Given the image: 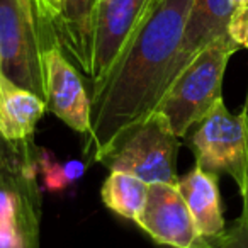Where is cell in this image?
<instances>
[{
  "instance_id": "cb8c5ba5",
  "label": "cell",
  "mask_w": 248,
  "mask_h": 248,
  "mask_svg": "<svg viewBox=\"0 0 248 248\" xmlns=\"http://www.w3.org/2000/svg\"><path fill=\"white\" fill-rule=\"evenodd\" d=\"M0 75H2V65H0Z\"/></svg>"
},
{
  "instance_id": "7a4b0ae2",
  "label": "cell",
  "mask_w": 248,
  "mask_h": 248,
  "mask_svg": "<svg viewBox=\"0 0 248 248\" xmlns=\"http://www.w3.org/2000/svg\"><path fill=\"white\" fill-rule=\"evenodd\" d=\"M240 46L230 34L201 49L170 82L155 110L169 123L173 135L186 138L190 129L223 99V78L230 58Z\"/></svg>"
},
{
  "instance_id": "9a60e30c",
  "label": "cell",
  "mask_w": 248,
  "mask_h": 248,
  "mask_svg": "<svg viewBox=\"0 0 248 248\" xmlns=\"http://www.w3.org/2000/svg\"><path fill=\"white\" fill-rule=\"evenodd\" d=\"M36 167L38 175H41V182L48 192H65L68 187L77 184L87 172V163L80 160L58 162L49 150L38 148L36 152Z\"/></svg>"
},
{
  "instance_id": "30bf717a",
  "label": "cell",
  "mask_w": 248,
  "mask_h": 248,
  "mask_svg": "<svg viewBox=\"0 0 248 248\" xmlns=\"http://www.w3.org/2000/svg\"><path fill=\"white\" fill-rule=\"evenodd\" d=\"M177 187L192 214L199 233L207 241L216 243L226 231L217 175L196 163L190 172L179 177Z\"/></svg>"
},
{
  "instance_id": "ac0fdd59",
  "label": "cell",
  "mask_w": 248,
  "mask_h": 248,
  "mask_svg": "<svg viewBox=\"0 0 248 248\" xmlns=\"http://www.w3.org/2000/svg\"><path fill=\"white\" fill-rule=\"evenodd\" d=\"M228 34L240 48L248 49V4L234 7L228 26Z\"/></svg>"
},
{
  "instance_id": "603a6c76",
  "label": "cell",
  "mask_w": 248,
  "mask_h": 248,
  "mask_svg": "<svg viewBox=\"0 0 248 248\" xmlns=\"http://www.w3.org/2000/svg\"><path fill=\"white\" fill-rule=\"evenodd\" d=\"M24 2H28V4H29V5H31V7H32V0H24ZM32 9H34V7H32Z\"/></svg>"
},
{
  "instance_id": "5bb4252c",
  "label": "cell",
  "mask_w": 248,
  "mask_h": 248,
  "mask_svg": "<svg viewBox=\"0 0 248 248\" xmlns=\"http://www.w3.org/2000/svg\"><path fill=\"white\" fill-rule=\"evenodd\" d=\"M148 187L150 184L131 173L112 170L102 184L100 199L114 214L138 224L148 199Z\"/></svg>"
},
{
  "instance_id": "3957f363",
  "label": "cell",
  "mask_w": 248,
  "mask_h": 248,
  "mask_svg": "<svg viewBox=\"0 0 248 248\" xmlns=\"http://www.w3.org/2000/svg\"><path fill=\"white\" fill-rule=\"evenodd\" d=\"M179 140L165 117L153 110L119 140L102 163L110 172L131 173L146 184H177Z\"/></svg>"
},
{
  "instance_id": "4fadbf2b",
  "label": "cell",
  "mask_w": 248,
  "mask_h": 248,
  "mask_svg": "<svg viewBox=\"0 0 248 248\" xmlns=\"http://www.w3.org/2000/svg\"><path fill=\"white\" fill-rule=\"evenodd\" d=\"M46 110V100L0 75V135L16 145L32 143L36 124Z\"/></svg>"
},
{
  "instance_id": "8992f818",
  "label": "cell",
  "mask_w": 248,
  "mask_h": 248,
  "mask_svg": "<svg viewBox=\"0 0 248 248\" xmlns=\"http://www.w3.org/2000/svg\"><path fill=\"white\" fill-rule=\"evenodd\" d=\"M138 226L155 243L172 248H213L199 233L177 184H150Z\"/></svg>"
},
{
  "instance_id": "2e32d148",
  "label": "cell",
  "mask_w": 248,
  "mask_h": 248,
  "mask_svg": "<svg viewBox=\"0 0 248 248\" xmlns=\"http://www.w3.org/2000/svg\"><path fill=\"white\" fill-rule=\"evenodd\" d=\"M63 5H65V0H32L43 49L56 45L55 31L60 19H62Z\"/></svg>"
},
{
  "instance_id": "277c9868",
  "label": "cell",
  "mask_w": 248,
  "mask_h": 248,
  "mask_svg": "<svg viewBox=\"0 0 248 248\" xmlns=\"http://www.w3.org/2000/svg\"><path fill=\"white\" fill-rule=\"evenodd\" d=\"M189 133L187 145L197 165L216 175L226 173L240 186L248 163L247 107L234 114L223 99L217 100Z\"/></svg>"
},
{
  "instance_id": "5b68a950",
  "label": "cell",
  "mask_w": 248,
  "mask_h": 248,
  "mask_svg": "<svg viewBox=\"0 0 248 248\" xmlns=\"http://www.w3.org/2000/svg\"><path fill=\"white\" fill-rule=\"evenodd\" d=\"M41 53L34 9L24 0H0L2 75L45 99Z\"/></svg>"
},
{
  "instance_id": "9c48e42d",
  "label": "cell",
  "mask_w": 248,
  "mask_h": 248,
  "mask_svg": "<svg viewBox=\"0 0 248 248\" xmlns=\"http://www.w3.org/2000/svg\"><path fill=\"white\" fill-rule=\"evenodd\" d=\"M233 11L234 5L231 0H192L182 43L170 68L167 87L192 62L201 49L228 34V26Z\"/></svg>"
},
{
  "instance_id": "7c38bea8",
  "label": "cell",
  "mask_w": 248,
  "mask_h": 248,
  "mask_svg": "<svg viewBox=\"0 0 248 248\" xmlns=\"http://www.w3.org/2000/svg\"><path fill=\"white\" fill-rule=\"evenodd\" d=\"M36 152L38 148L32 143L16 145L0 135V189L17 194L21 213L41 216Z\"/></svg>"
},
{
  "instance_id": "52a82bcc",
  "label": "cell",
  "mask_w": 248,
  "mask_h": 248,
  "mask_svg": "<svg viewBox=\"0 0 248 248\" xmlns=\"http://www.w3.org/2000/svg\"><path fill=\"white\" fill-rule=\"evenodd\" d=\"M46 109L80 135L90 129V93L78 68L66 58L62 48L48 46L41 53Z\"/></svg>"
},
{
  "instance_id": "44dd1931",
  "label": "cell",
  "mask_w": 248,
  "mask_h": 248,
  "mask_svg": "<svg viewBox=\"0 0 248 248\" xmlns=\"http://www.w3.org/2000/svg\"><path fill=\"white\" fill-rule=\"evenodd\" d=\"M233 2L234 7H241V5H247L248 4V0H231Z\"/></svg>"
},
{
  "instance_id": "7402d4cb",
  "label": "cell",
  "mask_w": 248,
  "mask_h": 248,
  "mask_svg": "<svg viewBox=\"0 0 248 248\" xmlns=\"http://www.w3.org/2000/svg\"><path fill=\"white\" fill-rule=\"evenodd\" d=\"M213 248H223V247H221V245L219 243H217V241H216V243H214V247Z\"/></svg>"
},
{
  "instance_id": "6da1fadb",
  "label": "cell",
  "mask_w": 248,
  "mask_h": 248,
  "mask_svg": "<svg viewBox=\"0 0 248 248\" xmlns=\"http://www.w3.org/2000/svg\"><path fill=\"white\" fill-rule=\"evenodd\" d=\"M192 0H152L112 68L90 90L83 153L99 162L155 110L182 43Z\"/></svg>"
},
{
  "instance_id": "d6986e66",
  "label": "cell",
  "mask_w": 248,
  "mask_h": 248,
  "mask_svg": "<svg viewBox=\"0 0 248 248\" xmlns=\"http://www.w3.org/2000/svg\"><path fill=\"white\" fill-rule=\"evenodd\" d=\"M223 248H248V221L240 217L217 240Z\"/></svg>"
},
{
  "instance_id": "8fae6325",
  "label": "cell",
  "mask_w": 248,
  "mask_h": 248,
  "mask_svg": "<svg viewBox=\"0 0 248 248\" xmlns=\"http://www.w3.org/2000/svg\"><path fill=\"white\" fill-rule=\"evenodd\" d=\"M100 0H65L55 31L56 45L89 78L92 68L93 32Z\"/></svg>"
},
{
  "instance_id": "ffe728a7",
  "label": "cell",
  "mask_w": 248,
  "mask_h": 248,
  "mask_svg": "<svg viewBox=\"0 0 248 248\" xmlns=\"http://www.w3.org/2000/svg\"><path fill=\"white\" fill-rule=\"evenodd\" d=\"M241 194V201H243V211H241V217L248 221V163H247V169H245V175L241 184L238 186Z\"/></svg>"
},
{
  "instance_id": "e0dca14e",
  "label": "cell",
  "mask_w": 248,
  "mask_h": 248,
  "mask_svg": "<svg viewBox=\"0 0 248 248\" xmlns=\"http://www.w3.org/2000/svg\"><path fill=\"white\" fill-rule=\"evenodd\" d=\"M21 201L17 194L7 189H0V230H19Z\"/></svg>"
},
{
  "instance_id": "ba28073f",
  "label": "cell",
  "mask_w": 248,
  "mask_h": 248,
  "mask_svg": "<svg viewBox=\"0 0 248 248\" xmlns=\"http://www.w3.org/2000/svg\"><path fill=\"white\" fill-rule=\"evenodd\" d=\"M152 0H100L97 11L95 32H93L92 68L89 82L97 85L112 68L114 62Z\"/></svg>"
}]
</instances>
